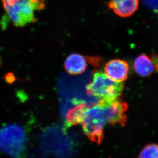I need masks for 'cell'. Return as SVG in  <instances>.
<instances>
[{
  "mask_svg": "<svg viewBox=\"0 0 158 158\" xmlns=\"http://www.w3.org/2000/svg\"><path fill=\"white\" fill-rule=\"evenodd\" d=\"M87 108L86 104L81 103L67 112L65 117L66 125L71 126L81 124L84 114Z\"/></svg>",
  "mask_w": 158,
  "mask_h": 158,
  "instance_id": "obj_9",
  "label": "cell"
},
{
  "mask_svg": "<svg viewBox=\"0 0 158 158\" xmlns=\"http://www.w3.org/2000/svg\"><path fill=\"white\" fill-rule=\"evenodd\" d=\"M86 58L79 53H72L67 56L64 69L70 75H78L85 72L87 68Z\"/></svg>",
  "mask_w": 158,
  "mask_h": 158,
  "instance_id": "obj_7",
  "label": "cell"
},
{
  "mask_svg": "<svg viewBox=\"0 0 158 158\" xmlns=\"http://www.w3.org/2000/svg\"><path fill=\"white\" fill-rule=\"evenodd\" d=\"M108 7L121 18L131 17L139 7V0H110Z\"/></svg>",
  "mask_w": 158,
  "mask_h": 158,
  "instance_id": "obj_6",
  "label": "cell"
},
{
  "mask_svg": "<svg viewBox=\"0 0 158 158\" xmlns=\"http://www.w3.org/2000/svg\"><path fill=\"white\" fill-rule=\"evenodd\" d=\"M105 104L99 100L96 105L87 108L82 122L83 131L93 142L100 144L104 139V129L110 124V118Z\"/></svg>",
  "mask_w": 158,
  "mask_h": 158,
  "instance_id": "obj_1",
  "label": "cell"
},
{
  "mask_svg": "<svg viewBox=\"0 0 158 158\" xmlns=\"http://www.w3.org/2000/svg\"><path fill=\"white\" fill-rule=\"evenodd\" d=\"M124 84L111 80L103 72L97 71L93 75V80L87 86V94L99 100H113L121 96Z\"/></svg>",
  "mask_w": 158,
  "mask_h": 158,
  "instance_id": "obj_4",
  "label": "cell"
},
{
  "mask_svg": "<svg viewBox=\"0 0 158 158\" xmlns=\"http://www.w3.org/2000/svg\"><path fill=\"white\" fill-rule=\"evenodd\" d=\"M9 18L14 25L25 26L35 22V11L44 8L42 0H1Z\"/></svg>",
  "mask_w": 158,
  "mask_h": 158,
  "instance_id": "obj_2",
  "label": "cell"
},
{
  "mask_svg": "<svg viewBox=\"0 0 158 158\" xmlns=\"http://www.w3.org/2000/svg\"><path fill=\"white\" fill-rule=\"evenodd\" d=\"M129 65L122 60H111L105 64L104 73L111 80L122 83L127 79L129 73Z\"/></svg>",
  "mask_w": 158,
  "mask_h": 158,
  "instance_id": "obj_5",
  "label": "cell"
},
{
  "mask_svg": "<svg viewBox=\"0 0 158 158\" xmlns=\"http://www.w3.org/2000/svg\"><path fill=\"white\" fill-rule=\"evenodd\" d=\"M0 148L14 158H24L27 139L24 128L14 124L2 128L0 129Z\"/></svg>",
  "mask_w": 158,
  "mask_h": 158,
  "instance_id": "obj_3",
  "label": "cell"
},
{
  "mask_svg": "<svg viewBox=\"0 0 158 158\" xmlns=\"http://www.w3.org/2000/svg\"><path fill=\"white\" fill-rule=\"evenodd\" d=\"M1 58H0V66H1Z\"/></svg>",
  "mask_w": 158,
  "mask_h": 158,
  "instance_id": "obj_12",
  "label": "cell"
},
{
  "mask_svg": "<svg viewBox=\"0 0 158 158\" xmlns=\"http://www.w3.org/2000/svg\"><path fill=\"white\" fill-rule=\"evenodd\" d=\"M137 158H158V144L150 143L146 145Z\"/></svg>",
  "mask_w": 158,
  "mask_h": 158,
  "instance_id": "obj_10",
  "label": "cell"
},
{
  "mask_svg": "<svg viewBox=\"0 0 158 158\" xmlns=\"http://www.w3.org/2000/svg\"><path fill=\"white\" fill-rule=\"evenodd\" d=\"M151 59L154 63L155 69H156L158 72V56H156L155 55H153Z\"/></svg>",
  "mask_w": 158,
  "mask_h": 158,
  "instance_id": "obj_11",
  "label": "cell"
},
{
  "mask_svg": "<svg viewBox=\"0 0 158 158\" xmlns=\"http://www.w3.org/2000/svg\"><path fill=\"white\" fill-rule=\"evenodd\" d=\"M134 68L137 74L142 77L150 76L155 69L152 60L146 55H141L135 59Z\"/></svg>",
  "mask_w": 158,
  "mask_h": 158,
  "instance_id": "obj_8",
  "label": "cell"
}]
</instances>
